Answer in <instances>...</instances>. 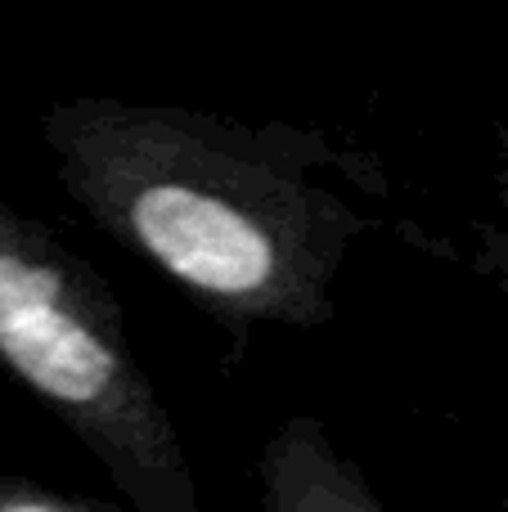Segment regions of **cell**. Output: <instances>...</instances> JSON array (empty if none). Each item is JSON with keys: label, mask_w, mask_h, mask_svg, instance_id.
I'll use <instances>...</instances> for the list:
<instances>
[{"label": "cell", "mask_w": 508, "mask_h": 512, "mask_svg": "<svg viewBox=\"0 0 508 512\" xmlns=\"http://www.w3.org/2000/svg\"><path fill=\"white\" fill-rule=\"evenodd\" d=\"M41 140L68 203L230 333L329 324L369 230L347 185L387 194L369 153L185 104L72 95Z\"/></svg>", "instance_id": "1"}, {"label": "cell", "mask_w": 508, "mask_h": 512, "mask_svg": "<svg viewBox=\"0 0 508 512\" xmlns=\"http://www.w3.org/2000/svg\"><path fill=\"white\" fill-rule=\"evenodd\" d=\"M0 373L41 400L126 512H203L180 427L95 265L0 198Z\"/></svg>", "instance_id": "2"}, {"label": "cell", "mask_w": 508, "mask_h": 512, "mask_svg": "<svg viewBox=\"0 0 508 512\" xmlns=\"http://www.w3.org/2000/svg\"><path fill=\"white\" fill-rule=\"evenodd\" d=\"M261 512H392L360 463L311 414H293L257 454Z\"/></svg>", "instance_id": "3"}, {"label": "cell", "mask_w": 508, "mask_h": 512, "mask_svg": "<svg viewBox=\"0 0 508 512\" xmlns=\"http://www.w3.org/2000/svg\"><path fill=\"white\" fill-rule=\"evenodd\" d=\"M0 512H126L117 504L90 495H68V490L41 486V481L27 477H5L0 472Z\"/></svg>", "instance_id": "4"}, {"label": "cell", "mask_w": 508, "mask_h": 512, "mask_svg": "<svg viewBox=\"0 0 508 512\" xmlns=\"http://www.w3.org/2000/svg\"><path fill=\"white\" fill-rule=\"evenodd\" d=\"M482 265L491 270L508 306V131H500V144H495V216L482 230Z\"/></svg>", "instance_id": "5"}]
</instances>
